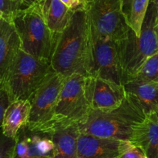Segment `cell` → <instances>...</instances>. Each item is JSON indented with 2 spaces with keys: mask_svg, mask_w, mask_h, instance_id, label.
<instances>
[{
  "mask_svg": "<svg viewBox=\"0 0 158 158\" xmlns=\"http://www.w3.org/2000/svg\"><path fill=\"white\" fill-rule=\"evenodd\" d=\"M89 26L85 10L75 11L66 29L58 34L50 60L52 70L69 77H87Z\"/></svg>",
  "mask_w": 158,
  "mask_h": 158,
  "instance_id": "cell-1",
  "label": "cell"
},
{
  "mask_svg": "<svg viewBox=\"0 0 158 158\" xmlns=\"http://www.w3.org/2000/svg\"><path fill=\"white\" fill-rule=\"evenodd\" d=\"M145 117L141 110L127 97L116 109L106 111L90 110L78 126L82 134L100 138L130 140L134 127Z\"/></svg>",
  "mask_w": 158,
  "mask_h": 158,
  "instance_id": "cell-2",
  "label": "cell"
},
{
  "mask_svg": "<svg viewBox=\"0 0 158 158\" xmlns=\"http://www.w3.org/2000/svg\"><path fill=\"white\" fill-rule=\"evenodd\" d=\"M156 26V9L151 0L140 36L129 29L126 36L118 42L125 82L135 75L150 57L158 52Z\"/></svg>",
  "mask_w": 158,
  "mask_h": 158,
  "instance_id": "cell-3",
  "label": "cell"
},
{
  "mask_svg": "<svg viewBox=\"0 0 158 158\" xmlns=\"http://www.w3.org/2000/svg\"><path fill=\"white\" fill-rule=\"evenodd\" d=\"M12 23L27 53L50 62L56 36L46 24L40 2L20 11Z\"/></svg>",
  "mask_w": 158,
  "mask_h": 158,
  "instance_id": "cell-4",
  "label": "cell"
},
{
  "mask_svg": "<svg viewBox=\"0 0 158 158\" xmlns=\"http://www.w3.org/2000/svg\"><path fill=\"white\" fill-rule=\"evenodd\" d=\"M52 69L50 62L33 56L21 49L0 87L7 91L12 102L29 100Z\"/></svg>",
  "mask_w": 158,
  "mask_h": 158,
  "instance_id": "cell-5",
  "label": "cell"
},
{
  "mask_svg": "<svg viewBox=\"0 0 158 158\" xmlns=\"http://www.w3.org/2000/svg\"><path fill=\"white\" fill-rule=\"evenodd\" d=\"M65 80L66 77L52 69L31 96L30 117L26 125L29 131L46 134L51 132L56 106Z\"/></svg>",
  "mask_w": 158,
  "mask_h": 158,
  "instance_id": "cell-6",
  "label": "cell"
},
{
  "mask_svg": "<svg viewBox=\"0 0 158 158\" xmlns=\"http://www.w3.org/2000/svg\"><path fill=\"white\" fill-rule=\"evenodd\" d=\"M89 26L87 77H100L123 86L125 78L120 63L118 42L102 36L94 31L89 23Z\"/></svg>",
  "mask_w": 158,
  "mask_h": 158,
  "instance_id": "cell-7",
  "label": "cell"
},
{
  "mask_svg": "<svg viewBox=\"0 0 158 158\" xmlns=\"http://www.w3.org/2000/svg\"><path fill=\"white\" fill-rule=\"evenodd\" d=\"M85 77L74 74L66 78L56 106L52 131L56 127L78 123L90 111L85 94Z\"/></svg>",
  "mask_w": 158,
  "mask_h": 158,
  "instance_id": "cell-8",
  "label": "cell"
},
{
  "mask_svg": "<svg viewBox=\"0 0 158 158\" xmlns=\"http://www.w3.org/2000/svg\"><path fill=\"white\" fill-rule=\"evenodd\" d=\"M122 2L123 0H89L86 11L89 25L96 32L117 42L126 36L130 28Z\"/></svg>",
  "mask_w": 158,
  "mask_h": 158,
  "instance_id": "cell-9",
  "label": "cell"
},
{
  "mask_svg": "<svg viewBox=\"0 0 158 158\" xmlns=\"http://www.w3.org/2000/svg\"><path fill=\"white\" fill-rule=\"evenodd\" d=\"M85 94L93 110L106 111L119 107L127 99L124 86L100 77H85Z\"/></svg>",
  "mask_w": 158,
  "mask_h": 158,
  "instance_id": "cell-10",
  "label": "cell"
},
{
  "mask_svg": "<svg viewBox=\"0 0 158 158\" xmlns=\"http://www.w3.org/2000/svg\"><path fill=\"white\" fill-rule=\"evenodd\" d=\"M54 143L49 134L32 132L26 126L19 132L14 158L53 157Z\"/></svg>",
  "mask_w": 158,
  "mask_h": 158,
  "instance_id": "cell-11",
  "label": "cell"
},
{
  "mask_svg": "<svg viewBox=\"0 0 158 158\" xmlns=\"http://www.w3.org/2000/svg\"><path fill=\"white\" fill-rule=\"evenodd\" d=\"M127 97L145 116L158 111V83L129 79L123 84Z\"/></svg>",
  "mask_w": 158,
  "mask_h": 158,
  "instance_id": "cell-12",
  "label": "cell"
},
{
  "mask_svg": "<svg viewBox=\"0 0 158 158\" xmlns=\"http://www.w3.org/2000/svg\"><path fill=\"white\" fill-rule=\"evenodd\" d=\"M21 49V39L13 23L0 19V83L6 80Z\"/></svg>",
  "mask_w": 158,
  "mask_h": 158,
  "instance_id": "cell-13",
  "label": "cell"
},
{
  "mask_svg": "<svg viewBox=\"0 0 158 158\" xmlns=\"http://www.w3.org/2000/svg\"><path fill=\"white\" fill-rule=\"evenodd\" d=\"M130 141L140 148L147 157L158 158V117L157 114L146 116L134 127Z\"/></svg>",
  "mask_w": 158,
  "mask_h": 158,
  "instance_id": "cell-14",
  "label": "cell"
},
{
  "mask_svg": "<svg viewBox=\"0 0 158 158\" xmlns=\"http://www.w3.org/2000/svg\"><path fill=\"white\" fill-rule=\"evenodd\" d=\"M120 140L100 138L80 133L77 143L78 158L119 157Z\"/></svg>",
  "mask_w": 158,
  "mask_h": 158,
  "instance_id": "cell-15",
  "label": "cell"
},
{
  "mask_svg": "<svg viewBox=\"0 0 158 158\" xmlns=\"http://www.w3.org/2000/svg\"><path fill=\"white\" fill-rule=\"evenodd\" d=\"M49 134L54 143L52 158H78V123L56 127Z\"/></svg>",
  "mask_w": 158,
  "mask_h": 158,
  "instance_id": "cell-16",
  "label": "cell"
},
{
  "mask_svg": "<svg viewBox=\"0 0 158 158\" xmlns=\"http://www.w3.org/2000/svg\"><path fill=\"white\" fill-rule=\"evenodd\" d=\"M30 112L29 100H19L12 102L1 118L3 135L9 138L16 139L20 130L28 124Z\"/></svg>",
  "mask_w": 158,
  "mask_h": 158,
  "instance_id": "cell-17",
  "label": "cell"
},
{
  "mask_svg": "<svg viewBox=\"0 0 158 158\" xmlns=\"http://www.w3.org/2000/svg\"><path fill=\"white\" fill-rule=\"evenodd\" d=\"M40 5L48 27L56 36L66 29L75 12L60 0H40Z\"/></svg>",
  "mask_w": 158,
  "mask_h": 158,
  "instance_id": "cell-18",
  "label": "cell"
},
{
  "mask_svg": "<svg viewBox=\"0 0 158 158\" xmlns=\"http://www.w3.org/2000/svg\"><path fill=\"white\" fill-rule=\"evenodd\" d=\"M151 0H123L122 9L125 20L137 36L141 33Z\"/></svg>",
  "mask_w": 158,
  "mask_h": 158,
  "instance_id": "cell-19",
  "label": "cell"
},
{
  "mask_svg": "<svg viewBox=\"0 0 158 158\" xmlns=\"http://www.w3.org/2000/svg\"><path fill=\"white\" fill-rule=\"evenodd\" d=\"M132 78L158 83V52L150 57L137 73L129 79Z\"/></svg>",
  "mask_w": 158,
  "mask_h": 158,
  "instance_id": "cell-20",
  "label": "cell"
},
{
  "mask_svg": "<svg viewBox=\"0 0 158 158\" xmlns=\"http://www.w3.org/2000/svg\"><path fill=\"white\" fill-rule=\"evenodd\" d=\"M26 8L23 0H0V19L12 23L15 15Z\"/></svg>",
  "mask_w": 158,
  "mask_h": 158,
  "instance_id": "cell-21",
  "label": "cell"
},
{
  "mask_svg": "<svg viewBox=\"0 0 158 158\" xmlns=\"http://www.w3.org/2000/svg\"><path fill=\"white\" fill-rule=\"evenodd\" d=\"M119 158H148L139 148L130 140H120Z\"/></svg>",
  "mask_w": 158,
  "mask_h": 158,
  "instance_id": "cell-22",
  "label": "cell"
},
{
  "mask_svg": "<svg viewBox=\"0 0 158 158\" xmlns=\"http://www.w3.org/2000/svg\"><path fill=\"white\" fill-rule=\"evenodd\" d=\"M16 139H12L2 135L0 144V158H14Z\"/></svg>",
  "mask_w": 158,
  "mask_h": 158,
  "instance_id": "cell-23",
  "label": "cell"
},
{
  "mask_svg": "<svg viewBox=\"0 0 158 158\" xmlns=\"http://www.w3.org/2000/svg\"><path fill=\"white\" fill-rule=\"evenodd\" d=\"M12 103L7 91L4 88L0 87V119L4 115L5 112Z\"/></svg>",
  "mask_w": 158,
  "mask_h": 158,
  "instance_id": "cell-24",
  "label": "cell"
},
{
  "mask_svg": "<svg viewBox=\"0 0 158 158\" xmlns=\"http://www.w3.org/2000/svg\"><path fill=\"white\" fill-rule=\"evenodd\" d=\"M73 11L85 10L88 6V0H60Z\"/></svg>",
  "mask_w": 158,
  "mask_h": 158,
  "instance_id": "cell-25",
  "label": "cell"
},
{
  "mask_svg": "<svg viewBox=\"0 0 158 158\" xmlns=\"http://www.w3.org/2000/svg\"><path fill=\"white\" fill-rule=\"evenodd\" d=\"M23 1L24 2L25 4H26L28 7L40 2V0H23Z\"/></svg>",
  "mask_w": 158,
  "mask_h": 158,
  "instance_id": "cell-26",
  "label": "cell"
},
{
  "mask_svg": "<svg viewBox=\"0 0 158 158\" xmlns=\"http://www.w3.org/2000/svg\"><path fill=\"white\" fill-rule=\"evenodd\" d=\"M156 9V26H158V0H151Z\"/></svg>",
  "mask_w": 158,
  "mask_h": 158,
  "instance_id": "cell-27",
  "label": "cell"
},
{
  "mask_svg": "<svg viewBox=\"0 0 158 158\" xmlns=\"http://www.w3.org/2000/svg\"><path fill=\"white\" fill-rule=\"evenodd\" d=\"M156 114H157V117H158V111H157V113H156Z\"/></svg>",
  "mask_w": 158,
  "mask_h": 158,
  "instance_id": "cell-28",
  "label": "cell"
},
{
  "mask_svg": "<svg viewBox=\"0 0 158 158\" xmlns=\"http://www.w3.org/2000/svg\"><path fill=\"white\" fill-rule=\"evenodd\" d=\"M43 158H52V157H43Z\"/></svg>",
  "mask_w": 158,
  "mask_h": 158,
  "instance_id": "cell-29",
  "label": "cell"
},
{
  "mask_svg": "<svg viewBox=\"0 0 158 158\" xmlns=\"http://www.w3.org/2000/svg\"><path fill=\"white\" fill-rule=\"evenodd\" d=\"M88 1H89V0H88Z\"/></svg>",
  "mask_w": 158,
  "mask_h": 158,
  "instance_id": "cell-30",
  "label": "cell"
},
{
  "mask_svg": "<svg viewBox=\"0 0 158 158\" xmlns=\"http://www.w3.org/2000/svg\"><path fill=\"white\" fill-rule=\"evenodd\" d=\"M117 158H119V157H117Z\"/></svg>",
  "mask_w": 158,
  "mask_h": 158,
  "instance_id": "cell-31",
  "label": "cell"
},
{
  "mask_svg": "<svg viewBox=\"0 0 158 158\" xmlns=\"http://www.w3.org/2000/svg\"></svg>",
  "mask_w": 158,
  "mask_h": 158,
  "instance_id": "cell-32",
  "label": "cell"
}]
</instances>
